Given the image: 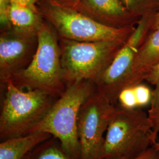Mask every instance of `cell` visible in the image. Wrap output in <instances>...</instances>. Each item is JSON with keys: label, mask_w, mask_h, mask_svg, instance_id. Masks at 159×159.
<instances>
[{"label": "cell", "mask_w": 159, "mask_h": 159, "mask_svg": "<svg viewBox=\"0 0 159 159\" xmlns=\"http://www.w3.org/2000/svg\"><path fill=\"white\" fill-rule=\"evenodd\" d=\"M19 88L40 90L58 98L67 88L59 37L46 20L38 31V46L29 66L9 80Z\"/></svg>", "instance_id": "6da1fadb"}, {"label": "cell", "mask_w": 159, "mask_h": 159, "mask_svg": "<svg viewBox=\"0 0 159 159\" xmlns=\"http://www.w3.org/2000/svg\"><path fill=\"white\" fill-rule=\"evenodd\" d=\"M58 6L76 10L80 0H50Z\"/></svg>", "instance_id": "7402d4cb"}, {"label": "cell", "mask_w": 159, "mask_h": 159, "mask_svg": "<svg viewBox=\"0 0 159 159\" xmlns=\"http://www.w3.org/2000/svg\"><path fill=\"white\" fill-rule=\"evenodd\" d=\"M125 42L77 41L59 38L61 64L67 86L82 80L94 83L113 61Z\"/></svg>", "instance_id": "5b68a950"}, {"label": "cell", "mask_w": 159, "mask_h": 159, "mask_svg": "<svg viewBox=\"0 0 159 159\" xmlns=\"http://www.w3.org/2000/svg\"><path fill=\"white\" fill-rule=\"evenodd\" d=\"M157 140L148 113L142 108L126 109L117 104L100 159L133 158L153 146Z\"/></svg>", "instance_id": "7a4b0ae2"}, {"label": "cell", "mask_w": 159, "mask_h": 159, "mask_svg": "<svg viewBox=\"0 0 159 159\" xmlns=\"http://www.w3.org/2000/svg\"><path fill=\"white\" fill-rule=\"evenodd\" d=\"M41 0H11L12 2H13L31 7H36L37 4Z\"/></svg>", "instance_id": "cb8c5ba5"}, {"label": "cell", "mask_w": 159, "mask_h": 159, "mask_svg": "<svg viewBox=\"0 0 159 159\" xmlns=\"http://www.w3.org/2000/svg\"><path fill=\"white\" fill-rule=\"evenodd\" d=\"M159 80V63L154 67L146 77L145 81L154 85Z\"/></svg>", "instance_id": "44dd1931"}, {"label": "cell", "mask_w": 159, "mask_h": 159, "mask_svg": "<svg viewBox=\"0 0 159 159\" xmlns=\"http://www.w3.org/2000/svg\"><path fill=\"white\" fill-rule=\"evenodd\" d=\"M153 14L140 18L129 39L117 53L111 63L94 81L96 91L117 105L120 93L130 87L134 58L140 46L152 30Z\"/></svg>", "instance_id": "52a82bcc"}, {"label": "cell", "mask_w": 159, "mask_h": 159, "mask_svg": "<svg viewBox=\"0 0 159 159\" xmlns=\"http://www.w3.org/2000/svg\"><path fill=\"white\" fill-rule=\"evenodd\" d=\"M159 63V28L152 30L139 48L133 64L130 87L142 83Z\"/></svg>", "instance_id": "8fae6325"}, {"label": "cell", "mask_w": 159, "mask_h": 159, "mask_svg": "<svg viewBox=\"0 0 159 159\" xmlns=\"http://www.w3.org/2000/svg\"><path fill=\"white\" fill-rule=\"evenodd\" d=\"M154 146L155 147V148H156L158 150H159V140H157L156 141V142L154 143Z\"/></svg>", "instance_id": "484cf974"}, {"label": "cell", "mask_w": 159, "mask_h": 159, "mask_svg": "<svg viewBox=\"0 0 159 159\" xmlns=\"http://www.w3.org/2000/svg\"><path fill=\"white\" fill-rule=\"evenodd\" d=\"M37 7L60 39L77 41H127L136 26L117 29L98 23L72 8L58 6L50 0H41Z\"/></svg>", "instance_id": "8992f818"}, {"label": "cell", "mask_w": 159, "mask_h": 159, "mask_svg": "<svg viewBox=\"0 0 159 159\" xmlns=\"http://www.w3.org/2000/svg\"><path fill=\"white\" fill-rule=\"evenodd\" d=\"M11 0H0V25L1 31L11 28L10 20V9Z\"/></svg>", "instance_id": "ac0fdd59"}, {"label": "cell", "mask_w": 159, "mask_h": 159, "mask_svg": "<svg viewBox=\"0 0 159 159\" xmlns=\"http://www.w3.org/2000/svg\"><path fill=\"white\" fill-rule=\"evenodd\" d=\"M38 46V33H25L11 28L1 31L0 81L4 86L12 76L26 68Z\"/></svg>", "instance_id": "9c48e42d"}, {"label": "cell", "mask_w": 159, "mask_h": 159, "mask_svg": "<svg viewBox=\"0 0 159 159\" xmlns=\"http://www.w3.org/2000/svg\"><path fill=\"white\" fill-rule=\"evenodd\" d=\"M117 104L120 107L126 109L138 108L133 87L125 89L120 93Z\"/></svg>", "instance_id": "e0dca14e"}, {"label": "cell", "mask_w": 159, "mask_h": 159, "mask_svg": "<svg viewBox=\"0 0 159 159\" xmlns=\"http://www.w3.org/2000/svg\"><path fill=\"white\" fill-rule=\"evenodd\" d=\"M24 159H73L64 150L60 142L54 137L41 143Z\"/></svg>", "instance_id": "5bb4252c"}, {"label": "cell", "mask_w": 159, "mask_h": 159, "mask_svg": "<svg viewBox=\"0 0 159 159\" xmlns=\"http://www.w3.org/2000/svg\"><path fill=\"white\" fill-rule=\"evenodd\" d=\"M132 14L141 17L155 14L159 8V0H121Z\"/></svg>", "instance_id": "9a60e30c"}, {"label": "cell", "mask_w": 159, "mask_h": 159, "mask_svg": "<svg viewBox=\"0 0 159 159\" xmlns=\"http://www.w3.org/2000/svg\"><path fill=\"white\" fill-rule=\"evenodd\" d=\"M76 10L110 27L136 26L140 17L129 11L121 0H80Z\"/></svg>", "instance_id": "30bf717a"}, {"label": "cell", "mask_w": 159, "mask_h": 159, "mask_svg": "<svg viewBox=\"0 0 159 159\" xmlns=\"http://www.w3.org/2000/svg\"><path fill=\"white\" fill-rule=\"evenodd\" d=\"M158 28H159V6L157 11L154 15L152 30H156Z\"/></svg>", "instance_id": "d4e9b609"}, {"label": "cell", "mask_w": 159, "mask_h": 159, "mask_svg": "<svg viewBox=\"0 0 159 159\" xmlns=\"http://www.w3.org/2000/svg\"><path fill=\"white\" fill-rule=\"evenodd\" d=\"M51 137L50 134L40 132L1 141L0 159H24L34 148Z\"/></svg>", "instance_id": "7c38bea8"}, {"label": "cell", "mask_w": 159, "mask_h": 159, "mask_svg": "<svg viewBox=\"0 0 159 159\" xmlns=\"http://www.w3.org/2000/svg\"><path fill=\"white\" fill-rule=\"evenodd\" d=\"M125 159H159V150L153 146L135 157Z\"/></svg>", "instance_id": "ffe728a7"}, {"label": "cell", "mask_w": 159, "mask_h": 159, "mask_svg": "<svg viewBox=\"0 0 159 159\" xmlns=\"http://www.w3.org/2000/svg\"><path fill=\"white\" fill-rule=\"evenodd\" d=\"M96 91L94 83L89 80H82L67 85L31 133L50 134L60 142L64 150L72 159H80L78 115L82 104Z\"/></svg>", "instance_id": "3957f363"}, {"label": "cell", "mask_w": 159, "mask_h": 159, "mask_svg": "<svg viewBox=\"0 0 159 159\" xmlns=\"http://www.w3.org/2000/svg\"><path fill=\"white\" fill-rule=\"evenodd\" d=\"M150 120L154 135L157 139V136L159 133V113L153 116H148Z\"/></svg>", "instance_id": "603a6c76"}, {"label": "cell", "mask_w": 159, "mask_h": 159, "mask_svg": "<svg viewBox=\"0 0 159 159\" xmlns=\"http://www.w3.org/2000/svg\"><path fill=\"white\" fill-rule=\"evenodd\" d=\"M152 90V98L150 104V109L148 111V116H153L159 113V80L154 85Z\"/></svg>", "instance_id": "d6986e66"}, {"label": "cell", "mask_w": 159, "mask_h": 159, "mask_svg": "<svg viewBox=\"0 0 159 159\" xmlns=\"http://www.w3.org/2000/svg\"><path fill=\"white\" fill-rule=\"evenodd\" d=\"M116 105L96 91L81 106L77 119L80 159H100Z\"/></svg>", "instance_id": "ba28073f"}, {"label": "cell", "mask_w": 159, "mask_h": 159, "mask_svg": "<svg viewBox=\"0 0 159 159\" xmlns=\"http://www.w3.org/2000/svg\"><path fill=\"white\" fill-rule=\"evenodd\" d=\"M9 16L11 28L25 33H38L45 21L37 7L23 6L12 1Z\"/></svg>", "instance_id": "4fadbf2b"}, {"label": "cell", "mask_w": 159, "mask_h": 159, "mask_svg": "<svg viewBox=\"0 0 159 159\" xmlns=\"http://www.w3.org/2000/svg\"><path fill=\"white\" fill-rule=\"evenodd\" d=\"M2 87L5 93L0 114L1 142L31 134L58 98L40 90L24 91L11 80Z\"/></svg>", "instance_id": "277c9868"}, {"label": "cell", "mask_w": 159, "mask_h": 159, "mask_svg": "<svg viewBox=\"0 0 159 159\" xmlns=\"http://www.w3.org/2000/svg\"><path fill=\"white\" fill-rule=\"evenodd\" d=\"M136 97L138 108H142L150 104L152 98V90L143 83L133 86Z\"/></svg>", "instance_id": "2e32d148"}]
</instances>
